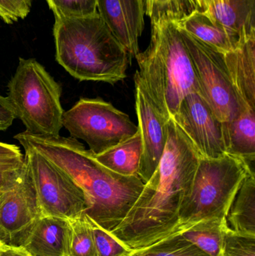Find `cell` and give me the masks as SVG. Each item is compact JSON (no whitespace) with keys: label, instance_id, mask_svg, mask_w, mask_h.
<instances>
[{"label":"cell","instance_id":"cell-16","mask_svg":"<svg viewBox=\"0 0 255 256\" xmlns=\"http://www.w3.org/2000/svg\"><path fill=\"white\" fill-rule=\"evenodd\" d=\"M67 220L41 216L22 246L31 256H64Z\"/></svg>","mask_w":255,"mask_h":256},{"label":"cell","instance_id":"cell-24","mask_svg":"<svg viewBox=\"0 0 255 256\" xmlns=\"http://www.w3.org/2000/svg\"><path fill=\"white\" fill-rule=\"evenodd\" d=\"M145 14L151 24L160 20L177 22L196 10L193 0H143Z\"/></svg>","mask_w":255,"mask_h":256},{"label":"cell","instance_id":"cell-14","mask_svg":"<svg viewBox=\"0 0 255 256\" xmlns=\"http://www.w3.org/2000/svg\"><path fill=\"white\" fill-rule=\"evenodd\" d=\"M223 55L235 91L246 104L255 110V33Z\"/></svg>","mask_w":255,"mask_h":256},{"label":"cell","instance_id":"cell-30","mask_svg":"<svg viewBox=\"0 0 255 256\" xmlns=\"http://www.w3.org/2000/svg\"><path fill=\"white\" fill-rule=\"evenodd\" d=\"M14 120V115L7 98L0 96V131L8 129Z\"/></svg>","mask_w":255,"mask_h":256},{"label":"cell","instance_id":"cell-13","mask_svg":"<svg viewBox=\"0 0 255 256\" xmlns=\"http://www.w3.org/2000/svg\"><path fill=\"white\" fill-rule=\"evenodd\" d=\"M97 12L131 58H136L145 28L143 0H97Z\"/></svg>","mask_w":255,"mask_h":256},{"label":"cell","instance_id":"cell-34","mask_svg":"<svg viewBox=\"0 0 255 256\" xmlns=\"http://www.w3.org/2000/svg\"><path fill=\"white\" fill-rule=\"evenodd\" d=\"M3 188H0V197H1V192H2Z\"/></svg>","mask_w":255,"mask_h":256},{"label":"cell","instance_id":"cell-28","mask_svg":"<svg viewBox=\"0 0 255 256\" xmlns=\"http://www.w3.org/2000/svg\"><path fill=\"white\" fill-rule=\"evenodd\" d=\"M223 256H255V236H244L228 230Z\"/></svg>","mask_w":255,"mask_h":256},{"label":"cell","instance_id":"cell-15","mask_svg":"<svg viewBox=\"0 0 255 256\" xmlns=\"http://www.w3.org/2000/svg\"><path fill=\"white\" fill-rule=\"evenodd\" d=\"M175 24L181 31L223 54L236 49L245 38L231 32L200 10H193Z\"/></svg>","mask_w":255,"mask_h":256},{"label":"cell","instance_id":"cell-17","mask_svg":"<svg viewBox=\"0 0 255 256\" xmlns=\"http://www.w3.org/2000/svg\"><path fill=\"white\" fill-rule=\"evenodd\" d=\"M226 154L254 164L255 160V110L243 105L239 114L223 123Z\"/></svg>","mask_w":255,"mask_h":256},{"label":"cell","instance_id":"cell-23","mask_svg":"<svg viewBox=\"0 0 255 256\" xmlns=\"http://www.w3.org/2000/svg\"><path fill=\"white\" fill-rule=\"evenodd\" d=\"M127 256H209L188 242L181 233H174L150 246L133 250Z\"/></svg>","mask_w":255,"mask_h":256},{"label":"cell","instance_id":"cell-32","mask_svg":"<svg viewBox=\"0 0 255 256\" xmlns=\"http://www.w3.org/2000/svg\"><path fill=\"white\" fill-rule=\"evenodd\" d=\"M0 256H31L22 248H10L0 252Z\"/></svg>","mask_w":255,"mask_h":256},{"label":"cell","instance_id":"cell-29","mask_svg":"<svg viewBox=\"0 0 255 256\" xmlns=\"http://www.w3.org/2000/svg\"><path fill=\"white\" fill-rule=\"evenodd\" d=\"M32 0H0V18L6 24H13L26 18Z\"/></svg>","mask_w":255,"mask_h":256},{"label":"cell","instance_id":"cell-10","mask_svg":"<svg viewBox=\"0 0 255 256\" xmlns=\"http://www.w3.org/2000/svg\"><path fill=\"white\" fill-rule=\"evenodd\" d=\"M40 216L35 190L25 166L17 180L2 189L0 240L9 248H22Z\"/></svg>","mask_w":255,"mask_h":256},{"label":"cell","instance_id":"cell-9","mask_svg":"<svg viewBox=\"0 0 255 256\" xmlns=\"http://www.w3.org/2000/svg\"><path fill=\"white\" fill-rule=\"evenodd\" d=\"M181 32L194 63L201 96L222 122L231 121L246 104L234 88L223 52L184 32Z\"/></svg>","mask_w":255,"mask_h":256},{"label":"cell","instance_id":"cell-25","mask_svg":"<svg viewBox=\"0 0 255 256\" xmlns=\"http://www.w3.org/2000/svg\"><path fill=\"white\" fill-rule=\"evenodd\" d=\"M25 166V156L16 144L0 142V188L13 184Z\"/></svg>","mask_w":255,"mask_h":256},{"label":"cell","instance_id":"cell-8","mask_svg":"<svg viewBox=\"0 0 255 256\" xmlns=\"http://www.w3.org/2000/svg\"><path fill=\"white\" fill-rule=\"evenodd\" d=\"M22 146L41 216L73 220L85 214L88 202L82 188L40 152L27 144Z\"/></svg>","mask_w":255,"mask_h":256},{"label":"cell","instance_id":"cell-18","mask_svg":"<svg viewBox=\"0 0 255 256\" xmlns=\"http://www.w3.org/2000/svg\"><path fill=\"white\" fill-rule=\"evenodd\" d=\"M255 0H224L205 10L213 20L241 38L255 33Z\"/></svg>","mask_w":255,"mask_h":256},{"label":"cell","instance_id":"cell-11","mask_svg":"<svg viewBox=\"0 0 255 256\" xmlns=\"http://www.w3.org/2000/svg\"><path fill=\"white\" fill-rule=\"evenodd\" d=\"M172 120L201 158L215 159L226 154L223 123L199 93L186 96Z\"/></svg>","mask_w":255,"mask_h":256},{"label":"cell","instance_id":"cell-27","mask_svg":"<svg viewBox=\"0 0 255 256\" xmlns=\"http://www.w3.org/2000/svg\"><path fill=\"white\" fill-rule=\"evenodd\" d=\"M91 222L94 232L96 256H127L130 254L131 250L121 244L94 222L91 220Z\"/></svg>","mask_w":255,"mask_h":256},{"label":"cell","instance_id":"cell-26","mask_svg":"<svg viewBox=\"0 0 255 256\" xmlns=\"http://www.w3.org/2000/svg\"><path fill=\"white\" fill-rule=\"evenodd\" d=\"M55 18H83L97 12V0H46Z\"/></svg>","mask_w":255,"mask_h":256},{"label":"cell","instance_id":"cell-20","mask_svg":"<svg viewBox=\"0 0 255 256\" xmlns=\"http://www.w3.org/2000/svg\"><path fill=\"white\" fill-rule=\"evenodd\" d=\"M142 154V138L139 130L133 136L95 156L99 162L111 171L130 177L139 176Z\"/></svg>","mask_w":255,"mask_h":256},{"label":"cell","instance_id":"cell-7","mask_svg":"<svg viewBox=\"0 0 255 256\" xmlns=\"http://www.w3.org/2000/svg\"><path fill=\"white\" fill-rule=\"evenodd\" d=\"M63 127L70 136L82 140L94 155L125 141L139 131L127 114L103 99H79L64 112Z\"/></svg>","mask_w":255,"mask_h":256},{"label":"cell","instance_id":"cell-1","mask_svg":"<svg viewBox=\"0 0 255 256\" xmlns=\"http://www.w3.org/2000/svg\"><path fill=\"white\" fill-rule=\"evenodd\" d=\"M199 154L172 118L161 160L122 222L109 234L129 249L150 246L176 232L181 204L193 184Z\"/></svg>","mask_w":255,"mask_h":256},{"label":"cell","instance_id":"cell-3","mask_svg":"<svg viewBox=\"0 0 255 256\" xmlns=\"http://www.w3.org/2000/svg\"><path fill=\"white\" fill-rule=\"evenodd\" d=\"M53 36L56 61L76 79L115 84L127 78L131 57L98 12L55 18Z\"/></svg>","mask_w":255,"mask_h":256},{"label":"cell","instance_id":"cell-33","mask_svg":"<svg viewBox=\"0 0 255 256\" xmlns=\"http://www.w3.org/2000/svg\"><path fill=\"white\" fill-rule=\"evenodd\" d=\"M9 246H6L5 244H4L2 243V242L0 240V252H1V251L5 250L8 249Z\"/></svg>","mask_w":255,"mask_h":256},{"label":"cell","instance_id":"cell-6","mask_svg":"<svg viewBox=\"0 0 255 256\" xmlns=\"http://www.w3.org/2000/svg\"><path fill=\"white\" fill-rule=\"evenodd\" d=\"M244 160L226 154L221 158H199L188 195L179 213L180 233L193 224L214 218H227L231 206L250 171Z\"/></svg>","mask_w":255,"mask_h":256},{"label":"cell","instance_id":"cell-21","mask_svg":"<svg viewBox=\"0 0 255 256\" xmlns=\"http://www.w3.org/2000/svg\"><path fill=\"white\" fill-rule=\"evenodd\" d=\"M229 224L226 218L203 220L181 232L188 242L209 256H223Z\"/></svg>","mask_w":255,"mask_h":256},{"label":"cell","instance_id":"cell-12","mask_svg":"<svg viewBox=\"0 0 255 256\" xmlns=\"http://www.w3.org/2000/svg\"><path fill=\"white\" fill-rule=\"evenodd\" d=\"M134 81L138 127L142 142L138 176L145 184L157 170L164 153L169 120L159 112L142 86L138 81Z\"/></svg>","mask_w":255,"mask_h":256},{"label":"cell","instance_id":"cell-4","mask_svg":"<svg viewBox=\"0 0 255 256\" xmlns=\"http://www.w3.org/2000/svg\"><path fill=\"white\" fill-rule=\"evenodd\" d=\"M148 48L136 56L139 70L134 80L142 86L159 112L173 118L183 99L199 93L193 58L175 22L160 20L151 24Z\"/></svg>","mask_w":255,"mask_h":256},{"label":"cell","instance_id":"cell-31","mask_svg":"<svg viewBox=\"0 0 255 256\" xmlns=\"http://www.w3.org/2000/svg\"><path fill=\"white\" fill-rule=\"evenodd\" d=\"M223 1L224 0H194V2L196 10L205 12L217 3L221 2Z\"/></svg>","mask_w":255,"mask_h":256},{"label":"cell","instance_id":"cell-19","mask_svg":"<svg viewBox=\"0 0 255 256\" xmlns=\"http://www.w3.org/2000/svg\"><path fill=\"white\" fill-rule=\"evenodd\" d=\"M228 224L232 231L255 236V178L251 170L244 179L228 214Z\"/></svg>","mask_w":255,"mask_h":256},{"label":"cell","instance_id":"cell-2","mask_svg":"<svg viewBox=\"0 0 255 256\" xmlns=\"http://www.w3.org/2000/svg\"><path fill=\"white\" fill-rule=\"evenodd\" d=\"M14 138L40 152L74 180L86 196L85 214L107 232L122 222L145 186L139 176L126 177L102 165L73 137L39 136L24 131Z\"/></svg>","mask_w":255,"mask_h":256},{"label":"cell","instance_id":"cell-22","mask_svg":"<svg viewBox=\"0 0 255 256\" xmlns=\"http://www.w3.org/2000/svg\"><path fill=\"white\" fill-rule=\"evenodd\" d=\"M64 256H96L92 225L86 215L67 220Z\"/></svg>","mask_w":255,"mask_h":256},{"label":"cell","instance_id":"cell-5","mask_svg":"<svg viewBox=\"0 0 255 256\" xmlns=\"http://www.w3.org/2000/svg\"><path fill=\"white\" fill-rule=\"evenodd\" d=\"M7 88L9 105L25 132L39 136H60L64 112L61 87L37 60L19 58Z\"/></svg>","mask_w":255,"mask_h":256}]
</instances>
